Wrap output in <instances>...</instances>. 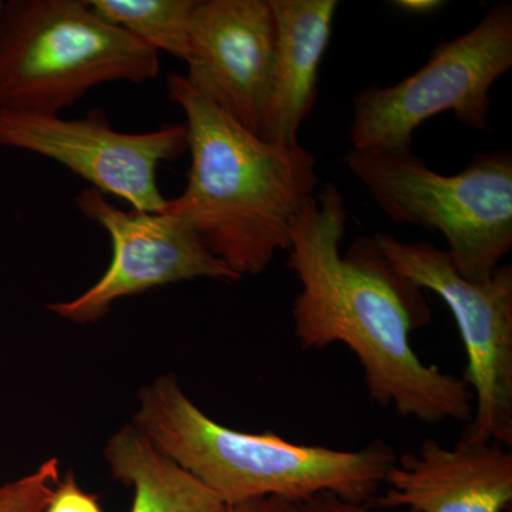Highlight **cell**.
I'll use <instances>...</instances> for the list:
<instances>
[{"instance_id":"cell-14","label":"cell","mask_w":512,"mask_h":512,"mask_svg":"<svg viewBox=\"0 0 512 512\" xmlns=\"http://www.w3.org/2000/svg\"><path fill=\"white\" fill-rule=\"evenodd\" d=\"M97 15L141 43L187 60L190 23L197 0H89Z\"/></svg>"},{"instance_id":"cell-9","label":"cell","mask_w":512,"mask_h":512,"mask_svg":"<svg viewBox=\"0 0 512 512\" xmlns=\"http://www.w3.org/2000/svg\"><path fill=\"white\" fill-rule=\"evenodd\" d=\"M76 204L87 220L109 232L113 256L92 288L72 301L47 303L59 318L87 325L104 318L119 299L160 286L197 278L241 281L180 218L120 210L94 188H84Z\"/></svg>"},{"instance_id":"cell-2","label":"cell","mask_w":512,"mask_h":512,"mask_svg":"<svg viewBox=\"0 0 512 512\" xmlns=\"http://www.w3.org/2000/svg\"><path fill=\"white\" fill-rule=\"evenodd\" d=\"M168 96L183 110L191 167L165 214L185 222L239 278L261 275L288 251L293 225L320 185L315 154L268 143L192 89L167 77Z\"/></svg>"},{"instance_id":"cell-20","label":"cell","mask_w":512,"mask_h":512,"mask_svg":"<svg viewBox=\"0 0 512 512\" xmlns=\"http://www.w3.org/2000/svg\"><path fill=\"white\" fill-rule=\"evenodd\" d=\"M3 8V0H0V10Z\"/></svg>"},{"instance_id":"cell-8","label":"cell","mask_w":512,"mask_h":512,"mask_svg":"<svg viewBox=\"0 0 512 512\" xmlns=\"http://www.w3.org/2000/svg\"><path fill=\"white\" fill-rule=\"evenodd\" d=\"M0 146L50 158L101 194L151 214L163 210L167 201L158 188V165L183 156L188 136L185 124L121 133L99 110L83 119L0 110Z\"/></svg>"},{"instance_id":"cell-10","label":"cell","mask_w":512,"mask_h":512,"mask_svg":"<svg viewBox=\"0 0 512 512\" xmlns=\"http://www.w3.org/2000/svg\"><path fill=\"white\" fill-rule=\"evenodd\" d=\"M275 37L271 0H197L192 12L185 79L256 136Z\"/></svg>"},{"instance_id":"cell-12","label":"cell","mask_w":512,"mask_h":512,"mask_svg":"<svg viewBox=\"0 0 512 512\" xmlns=\"http://www.w3.org/2000/svg\"><path fill=\"white\" fill-rule=\"evenodd\" d=\"M276 37L258 136L299 146V131L318 97L319 67L328 50L339 2L271 0Z\"/></svg>"},{"instance_id":"cell-11","label":"cell","mask_w":512,"mask_h":512,"mask_svg":"<svg viewBox=\"0 0 512 512\" xmlns=\"http://www.w3.org/2000/svg\"><path fill=\"white\" fill-rule=\"evenodd\" d=\"M382 510L504 512L512 501V453L498 443L424 439L417 453L396 458L387 473Z\"/></svg>"},{"instance_id":"cell-5","label":"cell","mask_w":512,"mask_h":512,"mask_svg":"<svg viewBox=\"0 0 512 512\" xmlns=\"http://www.w3.org/2000/svg\"><path fill=\"white\" fill-rule=\"evenodd\" d=\"M346 168L396 224L439 232L461 276L485 282L512 248V153L476 154L461 173H434L413 153L349 148Z\"/></svg>"},{"instance_id":"cell-1","label":"cell","mask_w":512,"mask_h":512,"mask_svg":"<svg viewBox=\"0 0 512 512\" xmlns=\"http://www.w3.org/2000/svg\"><path fill=\"white\" fill-rule=\"evenodd\" d=\"M348 218L342 192L328 183L293 225L286 252L301 285L292 308L299 346H348L365 370L370 400L404 419L470 421L467 383L426 365L410 343L431 318L423 291L394 271L375 238L356 239L342 255Z\"/></svg>"},{"instance_id":"cell-6","label":"cell","mask_w":512,"mask_h":512,"mask_svg":"<svg viewBox=\"0 0 512 512\" xmlns=\"http://www.w3.org/2000/svg\"><path fill=\"white\" fill-rule=\"evenodd\" d=\"M512 67V5L493 6L464 35L436 46L402 82L370 84L353 100V148L412 153L413 136L437 114L454 113L464 126L488 130L490 90Z\"/></svg>"},{"instance_id":"cell-7","label":"cell","mask_w":512,"mask_h":512,"mask_svg":"<svg viewBox=\"0 0 512 512\" xmlns=\"http://www.w3.org/2000/svg\"><path fill=\"white\" fill-rule=\"evenodd\" d=\"M375 241L397 274L440 296L456 320L466 350L463 380L474 412L460 439L512 444V266L501 265L488 281L471 282L447 252L429 242H403L389 234Z\"/></svg>"},{"instance_id":"cell-18","label":"cell","mask_w":512,"mask_h":512,"mask_svg":"<svg viewBox=\"0 0 512 512\" xmlns=\"http://www.w3.org/2000/svg\"><path fill=\"white\" fill-rule=\"evenodd\" d=\"M298 505L279 497H262L231 505L229 512H298Z\"/></svg>"},{"instance_id":"cell-16","label":"cell","mask_w":512,"mask_h":512,"mask_svg":"<svg viewBox=\"0 0 512 512\" xmlns=\"http://www.w3.org/2000/svg\"><path fill=\"white\" fill-rule=\"evenodd\" d=\"M45 512H103L96 495L86 493L77 484L73 471L57 483Z\"/></svg>"},{"instance_id":"cell-15","label":"cell","mask_w":512,"mask_h":512,"mask_svg":"<svg viewBox=\"0 0 512 512\" xmlns=\"http://www.w3.org/2000/svg\"><path fill=\"white\" fill-rule=\"evenodd\" d=\"M59 481V461L50 458L28 476L0 485V512H45Z\"/></svg>"},{"instance_id":"cell-3","label":"cell","mask_w":512,"mask_h":512,"mask_svg":"<svg viewBox=\"0 0 512 512\" xmlns=\"http://www.w3.org/2000/svg\"><path fill=\"white\" fill-rule=\"evenodd\" d=\"M131 424L228 507L262 497L302 504L322 493L367 504L397 458L383 441L333 450L292 443L271 431L229 429L202 412L174 375L140 390Z\"/></svg>"},{"instance_id":"cell-19","label":"cell","mask_w":512,"mask_h":512,"mask_svg":"<svg viewBox=\"0 0 512 512\" xmlns=\"http://www.w3.org/2000/svg\"><path fill=\"white\" fill-rule=\"evenodd\" d=\"M443 5H446V3L437 2V0H399V2H393V6H396V8L413 13V15L433 13Z\"/></svg>"},{"instance_id":"cell-17","label":"cell","mask_w":512,"mask_h":512,"mask_svg":"<svg viewBox=\"0 0 512 512\" xmlns=\"http://www.w3.org/2000/svg\"><path fill=\"white\" fill-rule=\"evenodd\" d=\"M298 512H412L382 510V508H370L367 504L352 503L343 500L338 495L322 493L311 498L309 501L298 505Z\"/></svg>"},{"instance_id":"cell-4","label":"cell","mask_w":512,"mask_h":512,"mask_svg":"<svg viewBox=\"0 0 512 512\" xmlns=\"http://www.w3.org/2000/svg\"><path fill=\"white\" fill-rule=\"evenodd\" d=\"M156 50L89 0H8L0 10V110L59 114L101 84L143 83Z\"/></svg>"},{"instance_id":"cell-13","label":"cell","mask_w":512,"mask_h":512,"mask_svg":"<svg viewBox=\"0 0 512 512\" xmlns=\"http://www.w3.org/2000/svg\"><path fill=\"white\" fill-rule=\"evenodd\" d=\"M104 457L111 476L133 488L130 512H229L210 488L160 453L133 424L111 437Z\"/></svg>"}]
</instances>
